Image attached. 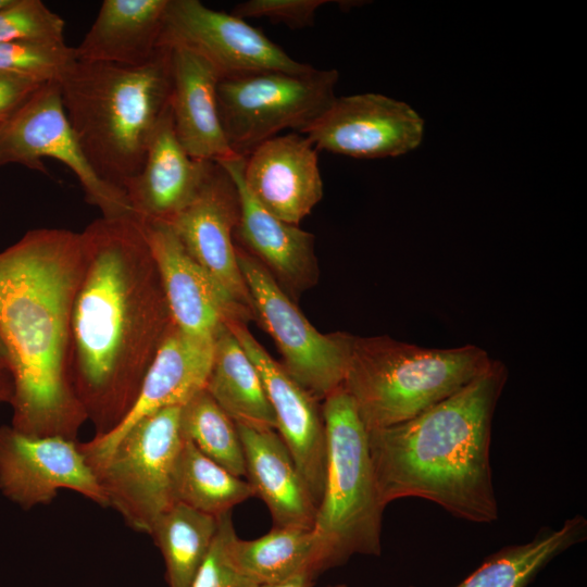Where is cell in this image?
Segmentation results:
<instances>
[{
	"mask_svg": "<svg viewBox=\"0 0 587 587\" xmlns=\"http://www.w3.org/2000/svg\"><path fill=\"white\" fill-rule=\"evenodd\" d=\"M12 2V0H0V10L5 8Z\"/></svg>",
	"mask_w": 587,
	"mask_h": 587,
	"instance_id": "cell-38",
	"label": "cell"
},
{
	"mask_svg": "<svg viewBox=\"0 0 587 587\" xmlns=\"http://www.w3.org/2000/svg\"><path fill=\"white\" fill-rule=\"evenodd\" d=\"M326 433V473L313 532L325 572L352 555L382 553L385 507L374 478L367 429L342 386L321 407Z\"/></svg>",
	"mask_w": 587,
	"mask_h": 587,
	"instance_id": "cell-6",
	"label": "cell"
},
{
	"mask_svg": "<svg viewBox=\"0 0 587 587\" xmlns=\"http://www.w3.org/2000/svg\"><path fill=\"white\" fill-rule=\"evenodd\" d=\"M238 220L236 184L220 163L212 162L196 197L167 224L191 258L235 301L252 311L233 242Z\"/></svg>",
	"mask_w": 587,
	"mask_h": 587,
	"instance_id": "cell-15",
	"label": "cell"
},
{
	"mask_svg": "<svg viewBox=\"0 0 587 587\" xmlns=\"http://www.w3.org/2000/svg\"><path fill=\"white\" fill-rule=\"evenodd\" d=\"M220 163L234 179L239 197V220L234 238L288 289L302 291L317 279L314 237L298 225L284 222L266 211L247 189L242 179L245 158Z\"/></svg>",
	"mask_w": 587,
	"mask_h": 587,
	"instance_id": "cell-19",
	"label": "cell"
},
{
	"mask_svg": "<svg viewBox=\"0 0 587 587\" xmlns=\"http://www.w3.org/2000/svg\"><path fill=\"white\" fill-rule=\"evenodd\" d=\"M327 0H247L238 3L232 13L242 20L267 18L292 29L313 25L316 11Z\"/></svg>",
	"mask_w": 587,
	"mask_h": 587,
	"instance_id": "cell-33",
	"label": "cell"
},
{
	"mask_svg": "<svg viewBox=\"0 0 587 587\" xmlns=\"http://www.w3.org/2000/svg\"><path fill=\"white\" fill-rule=\"evenodd\" d=\"M237 424L275 429V416L261 376L227 325L214 338L204 388Z\"/></svg>",
	"mask_w": 587,
	"mask_h": 587,
	"instance_id": "cell-24",
	"label": "cell"
},
{
	"mask_svg": "<svg viewBox=\"0 0 587 587\" xmlns=\"http://www.w3.org/2000/svg\"><path fill=\"white\" fill-rule=\"evenodd\" d=\"M254 319L275 341L287 372L316 400L344 383L353 336L320 333L267 268L236 247Z\"/></svg>",
	"mask_w": 587,
	"mask_h": 587,
	"instance_id": "cell-9",
	"label": "cell"
},
{
	"mask_svg": "<svg viewBox=\"0 0 587 587\" xmlns=\"http://www.w3.org/2000/svg\"><path fill=\"white\" fill-rule=\"evenodd\" d=\"M84 267L82 233L70 229H32L0 252L11 426L23 434L76 440L88 421L71 377L72 314Z\"/></svg>",
	"mask_w": 587,
	"mask_h": 587,
	"instance_id": "cell-2",
	"label": "cell"
},
{
	"mask_svg": "<svg viewBox=\"0 0 587 587\" xmlns=\"http://www.w3.org/2000/svg\"><path fill=\"white\" fill-rule=\"evenodd\" d=\"M10 371V361L7 347L0 334V373H9Z\"/></svg>",
	"mask_w": 587,
	"mask_h": 587,
	"instance_id": "cell-37",
	"label": "cell"
},
{
	"mask_svg": "<svg viewBox=\"0 0 587 587\" xmlns=\"http://www.w3.org/2000/svg\"><path fill=\"white\" fill-rule=\"evenodd\" d=\"M507 379L505 365L491 360L471 383L417 416L367 430L384 507L415 497L469 522L498 520L490 441L494 413Z\"/></svg>",
	"mask_w": 587,
	"mask_h": 587,
	"instance_id": "cell-3",
	"label": "cell"
},
{
	"mask_svg": "<svg viewBox=\"0 0 587 587\" xmlns=\"http://www.w3.org/2000/svg\"><path fill=\"white\" fill-rule=\"evenodd\" d=\"M173 501L220 517L254 497L252 486L184 440L172 477Z\"/></svg>",
	"mask_w": 587,
	"mask_h": 587,
	"instance_id": "cell-28",
	"label": "cell"
},
{
	"mask_svg": "<svg viewBox=\"0 0 587 587\" xmlns=\"http://www.w3.org/2000/svg\"><path fill=\"white\" fill-rule=\"evenodd\" d=\"M64 29V20L41 0H12L0 10V43H65Z\"/></svg>",
	"mask_w": 587,
	"mask_h": 587,
	"instance_id": "cell-31",
	"label": "cell"
},
{
	"mask_svg": "<svg viewBox=\"0 0 587 587\" xmlns=\"http://www.w3.org/2000/svg\"><path fill=\"white\" fill-rule=\"evenodd\" d=\"M214 161L191 158L180 145L171 105L150 141L140 172L123 191L135 217L170 223L196 197Z\"/></svg>",
	"mask_w": 587,
	"mask_h": 587,
	"instance_id": "cell-20",
	"label": "cell"
},
{
	"mask_svg": "<svg viewBox=\"0 0 587 587\" xmlns=\"http://www.w3.org/2000/svg\"><path fill=\"white\" fill-rule=\"evenodd\" d=\"M247 482L276 527L313 529L317 504L288 448L272 428L237 424Z\"/></svg>",
	"mask_w": 587,
	"mask_h": 587,
	"instance_id": "cell-22",
	"label": "cell"
},
{
	"mask_svg": "<svg viewBox=\"0 0 587 587\" xmlns=\"http://www.w3.org/2000/svg\"><path fill=\"white\" fill-rule=\"evenodd\" d=\"M45 158L66 165L87 202L104 217L134 216L123 190L103 182L86 160L66 117L58 80L43 83L0 126V166L20 164L47 173Z\"/></svg>",
	"mask_w": 587,
	"mask_h": 587,
	"instance_id": "cell-10",
	"label": "cell"
},
{
	"mask_svg": "<svg viewBox=\"0 0 587 587\" xmlns=\"http://www.w3.org/2000/svg\"><path fill=\"white\" fill-rule=\"evenodd\" d=\"M186 49L227 77L260 71L305 73L314 67L292 59L245 20L199 0H168L159 48Z\"/></svg>",
	"mask_w": 587,
	"mask_h": 587,
	"instance_id": "cell-11",
	"label": "cell"
},
{
	"mask_svg": "<svg viewBox=\"0 0 587 587\" xmlns=\"http://www.w3.org/2000/svg\"><path fill=\"white\" fill-rule=\"evenodd\" d=\"M317 573L305 570L285 579L260 585V587H313Z\"/></svg>",
	"mask_w": 587,
	"mask_h": 587,
	"instance_id": "cell-35",
	"label": "cell"
},
{
	"mask_svg": "<svg viewBox=\"0 0 587 587\" xmlns=\"http://www.w3.org/2000/svg\"><path fill=\"white\" fill-rule=\"evenodd\" d=\"M213 352L214 340L193 337L174 325L159 348L137 399L123 421L111 432L79 442L88 464L103 458L140 420L166 408L183 407L203 390L211 372Z\"/></svg>",
	"mask_w": 587,
	"mask_h": 587,
	"instance_id": "cell-17",
	"label": "cell"
},
{
	"mask_svg": "<svg viewBox=\"0 0 587 587\" xmlns=\"http://www.w3.org/2000/svg\"><path fill=\"white\" fill-rule=\"evenodd\" d=\"M226 547L235 566L258 585L290 577L305 570L323 573L313 529L274 526L252 540L240 539L232 525Z\"/></svg>",
	"mask_w": 587,
	"mask_h": 587,
	"instance_id": "cell-26",
	"label": "cell"
},
{
	"mask_svg": "<svg viewBox=\"0 0 587 587\" xmlns=\"http://www.w3.org/2000/svg\"><path fill=\"white\" fill-rule=\"evenodd\" d=\"M217 530L191 587H260L232 562L226 547L232 512L217 517Z\"/></svg>",
	"mask_w": 587,
	"mask_h": 587,
	"instance_id": "cell-32",
	"label": "cell"
},
{
	"mask_svg": "<svg viewBox=\"0 0 587 587\" xmlns=\"http://www.w3.org/2000/svg\"><path fill=\"white\" fill-rule=\"evenodd\" d=\"M182 407L160 410L137 422L101 459L89 464L112 507L136 532H149L174 503L172 477L184 439Z\"/></svg>",
	"mask_w": 587,
	"mask_h": 587,
	"instance_id": "cell-8",
	"label": "cell"
},
{
	"mask_svg": "<svg viewBox=\"0 0 587 587\" xmlns=\"http://www.w3.org/2000/svg\"><path fill=\"white\" fill-rule=\"evenodd\" d=\"M226 325L255 365L275 416V430L319 504L325 482L327 448L317 400L272 358L246 323Z\"/></svg>",
	"mask_w": 587,
	"mask_h": 587,
	"instance_id": "cell-16",
	"label": "cell"
},
{
	"mask_svg": "<svg viewBox=\"0 0 587 587\" xmlns=\"http://www.w3.org/2000/svg\"><path fill=\"white\" fill-rule=\"evenodd\" d=\"M172 50L171 111L176 136L193 159L220 162L237 158L223 130L217 84L220 74L200 55Z\"/></svg>",
	"mask_w": 587,
	"mask_h": 587,
	"instance_id": "cell-21",
	"label": "cell"
},
{
	"mask_svg": "<svg viewBox=\"0 0 587 587\" xmlns=\"http://www.w3.org/2000/svg\"><path fill=\"white\" fill-rule=\"evenodd\" d=\"M336 70L260 71L222 77L217 102L232 151L248 157L262 142L291 129L302 133L335 100Z\"/></svg>",
	"mask_w": 587,
	"mask_h": 587,
	"instance_id": "cell-7",
	"label": "cell"
},
{
	"mask_svg": "<svg viewBox=\"0 0 587 587\" xmlns=\"http://www.w3.org/2000/svg\"><path fill=\"white\" fill-rule=\"evenodd\" d=\"M179 427L184 440L232 474L246 477L237 425L205 389L180 408Z\"/></svg>",
	"mask_w": 587,
	"mask_h": 587,
	"instance_id": "cell-29",
	"label": "cell"
},
{
	"mask_svg": "<svg viewBox=\"0 0 587 587\" xmlns=\"http://www.w3.org/2000/svg\"><path fill=\"white\" fill-rule=\"evenodd\" d=\"M586 537L587 520L576 514L558 529L541 528L528 542L502 547L452 587H527L555 557Z\"/></svg>",
	"mask_w": 587,
	"mask_h": 587,
	"instance_id": "cell-25",
	"label": "cell"
},
{
	"mask_svg": "<svg viewBox=\"0 0 587 587\" xmlns=\"http://www.w3.org/2000/svg\"><path fill=\"white\" fill-rule=\"evenodd\" d=\"M328 587H348V585H346V584H335V585H332V586H328Z\"/></svg>",
	"mask_w": 587,
	"mask_h": 587,
	"instance_id": "cell-39",
	"label": "cell"
},
{
	"mask_svg": "<svg viewBox=\"0 0 587 587\" xmlns=\"http://www.w3.org/2000/svg\"><path fill=\"white\" fill-rule=\"evenodd\" d=\"M317 151L300 133L275 136L245 158L243 183L266 211L298 225L323 197Z\"/></svg>",
	"mask_w": 587,
	"mask_h": 587,
	"instance_id": "cell-18",
	"label": "cell"
},
{
	"mask_svg": "<svg viewBox=\"0 0 587 587\" xmlns=\"http://www.w3.org/2000/svg\"><path fill=\"white\" fill-rule=\"evenodd\" d=\"M61 489L108 507L79 442L59 436H29L11 425H0V492L29 510L51 503Z\"/></svg>",
	"mask_w": 587,
	"mask_h": 587,
	"instance_id": "cell-12",
	"label": "cell"
},
{
	"mask_svg": "<svg viewBox=\"0 0 587 587\" xmlns=\"http://www.w3.org/2000/svg\"><path fill=\"white\" fill-rule=\"evenodd\" d=\"M301 134L317 150L378 159L415 149L423 137V121L407 103L367 92L335 98Z\"/></svg>",
	"mask_w": 587,
	"mask_h": 587,
	"instance_id": "cell-13",
	"label": "cell"
},
{
	"mask_svg": "<svg viewBox=\"0 0 587 587\" xmlns=\"http://www.w3.org/2000/svg\"><path fill=\"white\" fill-rule=\"evenodd\" d=\"M157 264L174 325L193 337L214 340L232 322L246 323L253 312L230 295L187 252L172 227L141 223Z\"/></svg>",
	"mask_w": 587,
	"mask_h": 587,
	"instance_id": "cell-14",
	"label": "cell"
},
{
	"mask_svg": "<svg viewBox=\"0 0 587 587\" xmlns=\"http://www.w3.org/2000/svg\"><path fill=\"white\" fill-rule=\"evenodd\" d=\"M13 394L11 376L8 373H0V404L10 403Z\"/></svg>",
	"mask_w": 587,
	"mask_h": 587,
	"instance_id": "cell-36",
	"label": "cell"
},
{
	"mask_svg": "<svg viewBox=\"0 0 587 587\" xmlns=\"http://www.w3.org/2000/svg\"><path fill=\"white\" fill-rule=\"evenodd\" d=\"M168 0H104L91 27L74 48L87 62L139 66L159 49Z\"/></svg>",
	"mask_w": 587,
	"mask_h": 587,
	"instance_id": "cell-23",
	"label": "cell"
},
{
	"mask_svg": "<svg viewBox=\"0 0 587 587\" xmlns=\"http://www.w3.org/2000/svg\"><path fill=\"white\" fill-rule=\"evenodd\" d=\"M75 60L74 48L66 43H0V74L40 83L59 82Z\"/></svg>",
	"mask_w": 587,
	"mask_h": 587,
	"instance_id": "cell-30",
	"label": "cell"
},
{
	"mask_svg": "<svg viewBox=\"0 0 587 587\" xmlns=\"http://www.w3.org/2000/svg\"><path fill=\"white\" fill-rule=\"evenodd\" d=\"M62 103L95 173L123 190L141 170L170 108L172 50L139 66L75 60L59 80Z\"/></svg>",
	"mask_w": 587,
	"mask_h": 587,
	"instance_id": "cell-4",
	"label": "cell"
},
{
	"mask_svg": "<svg viewBox=\"0 0 587 587\" xmlns=\"http://www.w3.org/2000/svg\"><path fill=\"white\" fill-rule=\"evenodd\" d=\"M28 78L0 74V126L42 85Z\"/></svg>",
	"mask_w": 587,
	"mask_h": 587,
	"instance_id": "cell-34",
	"label": "cell"
},
{
	"mask_svg": "<svg viewBox=\"0 0 587 587\" xmlns=\"http://www.w3.org/2000/svg\"><path fill=\"white\" fill-rule=\"evenodd\" d=\"M483 348H426L388 336L352 338L342 387L367 430L409 421L480 375Z\"/></svg>",
	"mask_w": 587,
	"mask_h": 587,
	"instance_id": "cell-5",
	"label": "cell"
},
{
	"mask_svg": "<svg viewBox=\"0 0 587 587\" xmlns=\"http://www.w3.org/2000/svg\"><path fill=\"white\" fill-rule=\"evenodd\" d=\"M82 233L85 267L72 314L71 377L95 436L134 405L174 323L140 222L104 217Z\"/></svg>",
	"mask_w": 587,
	"mask_h": 587,
	"instance_id": "cell-1",
	"label": "cell"
},
{
	"mask_svg": "<svg viewBox=\"0 0 587 587\" xmlns=\"http://www.w3.org/2000/svg\"><path fill=\"white\" fill-rule=\"evenodd\" d=\"M217 524V517L178 502L158 516L149 535L163 557L168 587H191Z\"/></svg>",
	"mask_w": 587,
	"mask_h": 587,
	"instance_id": "cell-27",
	"label": "cell"
}]
</instances>
